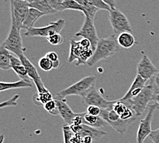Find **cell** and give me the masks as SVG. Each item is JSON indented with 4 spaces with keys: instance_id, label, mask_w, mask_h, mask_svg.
<instances>
[{
    "instance_id": "obj_18",
    "label": "cell",
    "mask_w": 159,
    "mask_h": 143,
    "mask_svg": "<svg viewBox=\"0 0 159 143\" xmlns=\"http://www.w3.org/2000/svg\"><path fill=\"white\" fill-rule=\"evenodd\" d=\"M11 69H13L19 77L21 79V80L25 81L28 83H31V79L29 77L28 74L27 69L22 64L21 60L18 58L17 56H15L11 55Z\"/></svg>"
},
{
    "instance_id": "obj_19",
    "label": "cell",
    "mask_w": 159,
    "mask_h": 143,
    "mask_svg": "<svg viewBox=\"0 0 159 143\" xmlns=\"http://www.w3.org/2000/svg\"><path fill=\"white\" fill-rule=\"evenodd\" d=\"M45 15L43 13L33 8H30L28 12L27 16L24 20L22 25V29L26 30V31H28L30 28L34 27V24L36 21V20L39 19L42 16Z\"/></svg>"
},
{
    "instance_id": "obj_34",
    "label": "cell",
    "mask_w": 159,
    "mask_h": 143,
    "mask_svg": "<svg viewBox=\"0 0 159 143\" xmlns=\"http://www.w3.org/2000/svg\"><path fill=\"white\" fill-rule=\"evenodd\" d=\"M45 56H47L48 59H49L52 61L53 64H54V69L58 68L60 65H61V62L58 58V55L55 52H49L45 55Z\"/></svg>"
},
{
    "instance_id": "obj_28",
    "label": "cell",
    "mask_w": 159,
    "mask_h": 143,
    "mask_svg": "<svg viewBox=\"0 0 159 143\" xmlns=\"http://www.w3.org/2000/svg\"><path fill=\"white\" fill-rule=\"evenodd\" d=\"M38 64L39 68L45 72H49L54 69V64L52 61L45 56L39 59Z\"/></svg>"
},
{
    "instance_id": "obj_5",
    "label": "cell",
    "mask_w": 159,
    "mask_h": 143,
    "mask_svg": "<svg viewBox=\"0 0 159 143\" xmlns=\"http://www.w3.org/2000/svg\"><path fill=\"white\" fill-rule=\"evenodd\" d=\"M100 117L103 118L107 123L111 126L119 134L123 135L126 132L129 126L134 121H124L122 120L112 108L101 109Z\"/></svg>"
},
{
    "instance_id": "obj_16",
    "label": "cell",
    "mask_w": 159,
    "mask_h": 143,
    "mask_svg": "<svg viewBox=\"0 0 159 143\" xmlns=\"http://www.w3.org/2000/svg\"><path fill=\"white\" fill-rule=\"evenodd\" d=\"M55 101L57 103V106L59 111V115L64 120V121L68 125H71L73 121L78 116V114H75L70 106L67 103V101L65 99H57L55 98Z\"/></svg>"
},
{
    "instance_id": "obj_20",
    "label": "cell",
    "mask_w": 159,
    "mask_h": 143,
    "mask_svg": "<svg viewBox=\"0 0 159 143\" xmlns=\"http://www.w3.org/2000/svg\"><path fill=\"white\" fill-rule=\"evenodd\" d=\"M83 124L91 126V127L99 129L108 125L104 120L99 116H93L87 112H83Z\"/></svg>"
},
{
    "instance_id": "obj_37",
    "label": "cell",
    "mask_w": 159,
    "mask_h": 143,
    "mask_svg": "<svg viewBox=\"0 0 159 143\" xmlns=\"http://www.w3.org/2000/svg\"><path fill=\"white\" fill-rule=\"evenodd\" d=\"M87 112L88 114L93 116H99L100 115L101 109L95 105H89L87 107Z\"/></svg>"
},
{
    "instance_id": "obj_47",
    "label": "cell",
    "mask_w": 159,
    "mask_h": 143,
    "mask_svg": "<svg viewBox=\"0 0 159 143\" xmlns=\"http://www.w3.org/2000/svg\"><path fill=\"white\" fill-rule=\"evenodd\" d=\"M158 2H159V0H158Z\"/></svg>"
},
{
    "instance_id": "obj_25",
    "label": "cell",
    "mask_w": 159,
    "mask_h": 143,
    "mask_svg": "<svg viewBox=\"0 0 159 143\" xmlns=\"http://www.w3.org/2000/svg\"><path fill=\"white\" fill-rule=\"evenodd\" d=\"M76 2L79 3L82 7L85 10V17H89L91 19L94 20L95 14L98 11L97 8H95L94 6H93L89 0H75Z\"/></svg>"
},
{
    "instance_id": "obj_38",
    "label": "cell",
    "mask_w": 159,
    "mask_h": 143,
    "mask_svg": "<svg viewBox=\"0 0 159 143\" xmlns=\"http://www.w3.org/2000/svg\"><path fill=\"white\" fill-rule=\"evenodd\" d=\"M72 142L73 143H83V139H82L80 135L77 134V133H75L74 137H73V139H72Z\"/></svg>"
},
{
    "instance_id": "obj_22",
    "label": "cell",
    "mask_w": 159,
    "mask_h": 143,
    "mask_svg": "<svg viewBox=\"0 0 159 143\" xmlns=\"http://www.w3.org/2000/svg\"><path fill=\"white\" fill-rule=\"evenodd\" d=\"M117 40L118 44L124 49L130 48L136 44L134 36L129 32L121 33L117 36Z\"/></svg>"
},
{
    "instance_id": "obj_11",
    "label": "cell",
    "mask_w": 159,
    "mask_h": 143,
    "mask_svg": "<svg viewBox=\"0 0 159 143\" xmlns=\"http://www.w3.org/2000/svg\"><path fill=\"white\" fill-rule=\"evenodd\" d=\"M156 109L157 108L154 103L149 105L147 115L141 120L139 125L137 134V143H144L145 140L152 134V122Z\"/></svg>"
},
{
    "instance_id": "obj_35",
    "label": "cell",
    "mask_w": 159,
    "mask_h": 143,
    "mask_svg": "<svg viewBox=\"0 0 159 143\" xmlns=\"http://www.w3.org/2000/svg\"><path fill=\"white\" fill-rule=\"evenodd\" d=\"M49 4L52 7L53 9H54L56 12H61L63 11V6H62V0H48Z\"/></svg>"
},
{
    "instance_id": "obj_41",
    "label": "cell",
    "mask_w": 159,
    "mask_h": 143,
    "mask_svg": "<svg viewBox=\"0 0 159 143\" xmlns=\"http://www.w3.org/2000/svg\"><path fill=\"white\" fill-rule=\"evenodd\" d=\"M149 137H150L151 141L153 142V143H159V136L150 134Z\"/></svg>"
},
{
    "instance_id": "obj_3",
    "label": "cell",
    "mask_w": 159,
    "mask_h": 143,
    "mask_svg": "<svg viewBox=\"0 0 159 143\" xmlns=\"http://www.w3.org/2000/svg\"><path fill=\"white\" fill-rule=\"evenodd\" d=\"M95 81L96 77L95 76H85L69 88L58 92L56 94V98L65 99L69 96H79L82 97L89 89L94 87Z\"/></svg>"
},
{
    "instance_id": "obj_43",
    "label": "cell",
    "mask_w": 159,
    "mask_h": 143,
    "mask_svg": "<svg viewBox=\"0 0 159 143\" xmlns=\"http://www.w3.org/2000/svg\"><path fill=\"white\" fill-rule=\"evenodd\" d=\"M153 134V135H157V136H159V128L156 129V130L154 131H152V134Z\"/></svg>"
},
{
    "instance_id": "obj_30",
    "label": "cell",
    "mask_w": 159,
    "mask_h": 143,
    "mask_svg": "<svg viewBox=\"0 0 159 143\" xmlns=\"http://www.w3.org/2000/svg\"><path fill=\"white\" fill-rule=\"evenodd\" d=\"M63 137L65 143H73L72 139L75 134V132L72 130L70 125H65L62 126Z\"/></svg>"
},
{
    "instance_id": "obj_14",
    "label": "cell",
    "mask_w": 159,
    "mask_h": 143,
    "mask_svg": "<svg viewBox=\"0 0 159 143\" xmlns=\"http://www.w3.org/2000/svg\"><path fill=\"white\" fill-rule=\"evenodd\" d=\"M158 69L147 55H143L137 64V74L143 79L150 80L158 72Z\"/></svg>"
},
{
    "instance_id": "obj_13",
    "label": "cell",
    "mask_w": 159,
    "mask_h": 143,
    "mask_svg": "<svg viewBox=\"0 0 159 143\" xmlns=\"http://www.w3.org/2000/svg\"><path fill=\"white\" fill-rule=\"evenodd\" d=\"M19 58L21 60L22 64H24V65L26 69H27L29 77L31 79L33 82H34V83L35 84L36 87V89H37L38 93H43L49 91L48 89L45 88L43 83L42 80L39 74L37 69L35 68V66L32 64L30 61L27 57H26L24 54L21 55Z\"/></svg>"
},
{
    "instance_id": "obj_8",
    "label": "cell",
    "mask_w": 159,
    "mask_h": 143,
    "mask_svg": "<svg viewBox=\"0 0 159 143\" xmlns=\"http://www.w3.org/2000/svg\"><path fill=\"white\" fill-rule=\"evenodd\" d=\"M29 3L21 0H11V25L21 30L29 11Z\"/></svg>"
},
{
    "instance_id": "obj_2",
    "label": "cell",
    "mask_w": 159,
    "mask_h": 143,
    "mask_svg": "<svg viewBox=\"0 0 159 143\" xmlns=\"http://www.w3.org/2000/svg\"><path fill=\"white\" fill-rule=\"evenodd\" d=\"M154 91L151 84L145 85L139 94L129 101H123L134 112L136 116L139 117L148 109L149 103L153 99Z\"/></svg>"
},
{
    "instance_id": "obj_36",
    "label": "cell",
    "mask_w": 159,
    "mask_h": 143,
    "mask_svg": "<svg viewBox=\"0 0 159 143\" xmlns=\"http://www.w3.org/2000/svg\"><path fill=\"white\" fill-rule=\"evenodd\" d=\"M150 84L153 87L154 94L159 93V71L150 79Z\"/></svg>"
},
{
    "instance_id": "obj_29",
    "label": "cell",
    "mask_w": 159,
    "mask_h": 143,
    "mask_svg": "<svg viewBox=\"0 0 159 143\" xmlns=\"http://www.w3.org/2000/svg\"><path fill=\"white\" fill-rule=\"evenodd\" d=\"M43 107L45 109V110L46 112H48L49 114H50L51 115L56 116L59 114L58 108L55 99H53L52 101H49L47 103L43 105Z\"/></svg>"
},
{
    "instance_id": "obj_7",
    "label": "cell",
    "mask_w": 159,
    "mask_h": 143,
    "mask_svg": "<svg viewBox=\"0 0 159 143\" xmlns=\"http://www.w3.org/2000/svg\"><path fill=\"white\" fill-rule=\"evenodd\" d=\"M20 31L21 30L11 25L7 38L5 39L2 45L8 50L12 52L18 58L24 54Z\"/></svg>"
},
{
    "instance_id": "obj_10",
    "label": "cell",
    "mask_w": 159,
    "mask_h": 143,
    "mask_svg": "<svg viewBox=\"0 0 159 143\" xmlns=\"http://www.w3.org/2000/svg\"><path fill=\"white\" fill-rule=\"evenodd\" d=\"M82 103L84 105H87V107L89 105H95L99 107L101 109H111L113 107V105L116 101H108L106 100L103 96L101 95L95 86L93 87L91 89L86 93L82 96Z\"/></svg>"
},
{
    "instance_id": "obj_15",
    "label": "cell",
    "mask_w": 159,
    "mask_h": 143,
    "mask_svg": "<svg viewBox=\"0 0 159 143\" xmlns=\"http://www.w3.org/2000/svg\"><path fill=\"white\" fill-rule=\"evenodd\" d=\"M71 127L73 131L80 135L82 138L84 137V136H90L94 140V141H98L102 136L107 135V133L105 131L99 130V129L91 127V126L85 124H82L80 126H77V127L71 126Z\"/></svg>"
},
{
    "instance_id": "obj_44",
    "label": "cell",
    "mask_w": 159,
    "mask_h": 143,
    "mask_svg": "<svg viewBox=\"0 0 159 143\" xmlns=\"http://www.w3.org/2000/svg\"><path fill=\"white\" fill-rule=\"evenodd\" d=\"M4 135H2L1 136V142H0V143H3L4 142Z\"/></svg>"
},
{
    "instance_id": "obj_45",
    "label": "cell",
    "mask_w": 159,
    "mask_h": 143,
    "mask_svg": "<svg viewBox=\"0 0 159 143\" xmlns=\"http://www.w3.org/2000/svg\"><path fill=\"white\" fill-rule=\"evenodd\" d=\"M21 1H24V2H28L29 4L30 3H32V2H34V0H21Z\"/></svg>"
},
{
    "instance_id": "obj_9",
    "label": "cell",
    "mask_w": 159,
    "mask_h": 143,
    "mask_svg": "<svg viewBox=\"0 0 159 143\" xmlns=\"http://www.w3.org/2000/svg\"><path fill=\"white\" fill-rule=\"evenodd\" d=\"M65 25V20L63 19H59L56 21H52L50 24L44 27L35 28L33 27L25 33V36L28 37L32 36H39V37L48 38L49 36L60 33Z\"/></svg>"
},
{
    "instance_id": "obj_23",
    "label": "cell",
    "mask_w": 159,
    "mask_h": 143,
    "mask_svg": "<svg viewBox=\"0 0 159 143\" xmlns=\"http://www.w3.org/2000/svg\"><path fill=\"white\" fill-rule=\"evenodd\" d=\"M32 86L30 83H28L23 80L16 82H0V91H6L8 89H19V88H31Z\"/></svg>"
},
{
    "instance_id": "obj_1",
    "label": "cell",
    "mask_w": 159,
    "mask_h": 143,
    "mask_svg": "<svg viewBox=\"0 0 159 143\" xmlns=\"http://www.w3.org/2000/svg\"><path fill=\"white\" fill-rule=\"evenodd\" d=\"M117 38L112 35L107 38L99 40L92 57L89 60L87 65L92 67L99 61L111 57L116 52L120 50Z\"/></svg>"
},
{
    "instance_id": "obj_40",
    "label": "cell",
    "mask_w": 159,
    "mask_h": 143,
    "mask_svg": "<svg viewBox=\"0 0 159 143\" xmlns=\"http://www.w3.org/2000/svg\"><path fill=\"white\" fill-rule=\"evenodd\" d=\"M152 101H154V104L157 105V109H159V93L158 94H154Z\"/></svg>"
},
{
    "instance_id": "obj_17",
    "label": "cell",
    "mask_w": 159,
    "mask_h": 143,
    "mask_svg": "<svg viewBox=\"0 0 159 143\" xmlns=\"http://www.w3.org/2000/svg\"><path fill=\"white\" fill-rule=\"evenodd\" d=\"M146 80L143 79L141 76L137 74L133 83H132L130 86V88H129L128 91L125 93V94L123 97L119 100L121 101H126L135 97L143 89V88L145 86V83H146Z\"/></svg>"
},
{
    "instance_id": "obj_24",
    "label": "cell",
    "mask_w": 159,
    "mask_h": 143,
    "mask_svg": "<svg viewBox=\"0 0 159 143\" xmlns=\"http://www.w3.org/2000/svg\"><path fill=\"white\" fill-rule=\"evenodd\" d=\"M11 55L10 51L1 45L0 48V68L3 70H8L11 68Z\"/></svg>"
},
{
    "instance_id": "obj_27",
    "label": "cell",
    "mask_w": 159,
    "mask_h": 143,
    "mask_svg": "<svg viewBox=\"0 0 159 143\" xmlns=\"http://www.w3.org/2000/svg\"><path fill=\"white\" fill-rule=\"evenodd\" d=\"M62 6L65 10H74V11H81L83 14H85V10L82 6L78 3L75 0H65L62 2Z\"/></svg>"
},
{
    "instance_id": "obj_31",
    "label": "cell",
    "mask_w": 159,
    "mask_h": 143,
    "mask_svg": "<svg viewBox=\"0 0 159 143\" xmlns=\"http://www.w3.org/2000/svg\"><path fill=\"white\" fill-rule=\"evenodd\" d=\"M48 41L53 45H58L62 44L63 42V37L60 33H56V34L49 36L47 38Z\"/></svg>"
},
{
    "instance_id": "obj_46",
    "label": "cell",
    "mask_w": 159,
    "mask_h": 143,
    "mask_svg": "<svg viewBox=\"0 0 159 143\" xmlns=\"http://www.w3.org/2000/svg\"><path fill=\"white\" fill-rule=\"evenodd\" d=\"M62 2H64V1H65V0H62Z\"/></svg>"
},
{
    "instance_id": "obj_4",
    "label": "cell",
    "mask_w": 159,
    "mask_h": 143,
    "mask_svg": "<svg viewBox=\"0 0 159 143\" xmlns=\"http://www.w3.org/2000/svg\"><path fill=\"white\" fill-rule=\"evenodd\" d=\"M109 21L112 26L113 35L116 38L125 32H132V30L130 24V21L121 11L117 8L111 9L109 11Z\"/></svg>"
},
{
    "instance_id": "obj_33",
    "label": "cell",
    "mask_w": 159,
    "mask_h": 143,
    "mask_svg": "<svg viewBox=\"0 0 159 143\" xmlns=\"http://www.w3.org/2000/svg\"><path fill=\"white\" fill-rule=\"evenodd\" d=\"M19 98V94H16L13 96L11 98H10L7 101L2 102L1 104H0V107L1 109H3L4 107H11V106H16L17 105V100Z\"/></svg>"
},
{
    "instance_id": "obj_12",
    "label": "cell",
    "mask_w": 159,
    "mask_h": 143,
    "mask_svg": "<svg viewBox=\"0 0 159 143\" xmlns=\"http://www.w3.org/2000/svg\"><path fill=\"white\" fill-rule=\"evenodd\" d=\"M75 36L88 39L91 42L92 49L94 51L99 39L98 38L97 31H96L93 19H91L89 17H85L84 24L81 29L75 33Z\"/></svg>"
},
{
    "instance_id": "obj_21",
    "label": "cell",
    "mask_w": 159,
    "mask_h": 143,
    "mask_svg": "<svg viewBox=\"0 0 159 143\" xmlns=\"http://www.w3.org/2000/svg\"><path fill=\"white\" fill-rule=\"evenodd\" d=\"M30 8H33L37 10L45 15H52L57 12L54 9H53L48 0H34V2L29 4Z\"/></svg>"
},
{
    "instance_id": "obj_32",
    "label": "cell",
    "mask_w": 159,
    "mask_h": 143,
    "mask_svg": "<svg viewBox=\"0 0 159 143\" xmlns=\"http://www.w3.org/2000/svg\"><path fill=\"white\" fill-rule=\"evenodd\" d=\"M89 1L93 6H94L95 8L99 10H105V11H108V12L111 10L110 6L106 4L103 0H89Z\"/></svg>"
},
{
    "instance_id": "obj_42",
    "label": "cell",
    "mask_w": 159,
    "mask_h": 143,
    "mask_svg": "<svg viewBox=\"0 0 159 143\" xmlns=\"http://www.w3.org/2000/svg\"><path fill=\"white\" fill-rule=\"evenodd\" d=\"M82 139H83V143H93L94 141V140L90 136H84Z\"/></svg>"
},
{
    "instance_id": "obj_26",
    "label": "cell",
    "mask_w": 159,
    "mask_h": 143,
    "mask_svg": "<svg viewBox=\"0 0 159 143\" xmlns=\"http://www.w3.org/2000/svg\"><path fill=\"white\" fill-rule=\"evenodd\" d=\"M52 100H53V96L49 91L37 93V94L33 97V101L37 105H44Z\"/></svg>"
},
{
    "instance_id": "obj_6",
    "label": "cell",
    "mask_w": 159,
    "mask_h": 143,
    "mask_svg": "<svg viewBox=\"0 0 159 143\" xmlns=\"http://www.w3.org/2000/svg\"><path fill=\"white\" fill-rule=\"evenodd\" d=\"M93 50L92 48H85L82 46L80 41H76L74 39L70 40V52L68 58V61L71 63L77 61L76 65L87 64V62L90 59L93 55Z\"/></svg>"
},
{
    "instance_id": "obj_39",
    "label": "cell",
    "mask_w": 159,
    "mask_h": 143,
    "mask_svg": "<svg viewBox=\"0 0 159 143\" xmlns=\"http://www.w3.org/2000/svg\"><path fill=\"white\" fill-rule=\"evenodd\" d=\"M103 1L107 4L111 8V9H115L116 8V2L115 0H103Z\"/></svg>"
}]
</instances>
